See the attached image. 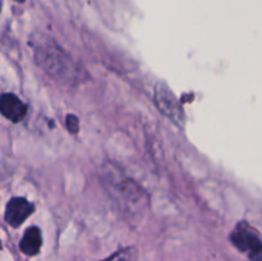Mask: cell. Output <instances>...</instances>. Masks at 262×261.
I'll use <instances>...</instances> for the list:
<instances>
[{
	"label": "cell",
	"instance_id": "1",
	"mask_svg": "<svg viewBox=\"0 0 262 261\" xmlns=\"http://www.w3.org/2000/svg\"><path fill=\"white\" fill-rule=\"evenodd\" d=\"M102 181L110 196L125 210H141L143 204V193L133 181L117 170L113 165H107L102 170Z\"/></svg>",
	"mask_w": 262,
	"mask_h": 261
},
{
	"label": "cell",
	"instance_id": "2",
	"mask_svg": "<svg viewBox=\"0 0 262 261\" xmlns=\"http://www.w3.org/2000/svg\"><path fill=\"white\" fill-rule=\"evenodd\" d=\"M37 64L50 76L55 78L67 79L74 71L73 63L68 54L51 41L38 44L35 49Z\"/></svg>",
	"mask_w": 262,
	"mask_h": 261
},
{
	"label": "cell",
	"instance_id": "3",
	"mask_svg": "<svg viewBox=\"0 0 262 261\" xmlns=\"http://www.w3.org/2000/svg\"><path fill=\"white\" fill-rule=\"evenodd\" d=\"M232 242L242 252H246L251 261H262V241L256 232L242 223L232 233Z\"/></svg>",
	"mask_w": 262,
	"mask_h": 261
},
{
	"label": "cell",
	"instance_id": "4",
	"mask_svg": "<svg viewBox=\"0 0 262 261\" xmlns=\"http://www.w3.org/2000/svg\"><path fill=\"white\" fill-rule=\"evenodd\" d=\"M155 101L160 112L165 117L173 120L176 124L182 125L184 123V112L181 102L176 97V95L171 92V90L165 83L159 82L155 89Z\"/></svg>",
	"mask_w": 262,
	"mask_h": 261
},
{
	"label": "cell",
	"instance_id": "5",
	"mask_svg": "<svg viewBox=\"0 0 262 261\" xmlns=\"http://www.w3.org/2000/svg\"><path fill=\"white\" fill-rule=\"evenodd\" d=\"M33 205L23 197H14L10 200L5 209V220L12 227H19L33 212Z\"/></svg>",
	"mask_w": 262,
	"mask_h": 261
},
{
	"label": "cell",
	"instance_id": "6",
	"mask_svg": "<svg viewBox=\"0 0 262 261\" xmlns=\"http://www.w3.org/2000/svg\"><path fill=\"white\" fill-rule=\"evenodd\" d=\"M0 113L7 119L18 123L25 118L27 107L15 95L4 94L0 96Z\"/></svg>",
	"mask_w": 262,
	"mask_h": 261
},
{
	"label": "cell",
	"instance_id": "7",
	"mask_svg": "<svg viewBox=\"0 0 262 261\" xmlns=\"http://www.w3.org/2000/svg\"><path fill=\"white\" fill-rule=\"evenodd\" d=\"M41 245H42V237H41V230L37 227H31L23 234L20 240L19 247L25 255L35 256L40 252Z\"/></svg>",
	"mask_w": 262,
	"mask_h": 261
},
{
	"label": "cell",
	"instance_id": "8",
	"mask_svg": "<svg viewBox=\"0 0 262 261\" xmlns=\"http://www.w3.org/2000/svg\"><path fill=\"white\" fill-rule=\"evenodd\" d=\"M138 260V253L136 248L127 247L119 250L118 252H115L114 255H112L110 257H107L104 261H137Z\"/></svg>",
	"mask_w": 262,
	"mask_h": 261
},
{
	"label": "cell",
	"instance_id": "9",
	"mask_svg": "<svg viewBox=\"0 0 262 261\" xmlns=\"http://www.w3.org/2000/svg\"><path fill=\"white\" fill-rule=\"evenodd\" d=\"M66 124L67 128L71 133H77L79 129V122H78V118L76 115H67V120H66Z\"/></svg>",
	"mask_w": 262,
	"mask_h": 261
},
{
	"label": "cell",
	"instance_id": "10",
	"mask_svg": "<svg viewBox=\"0 0 262 261\" xmlns=\"http://www.w3.org/2000/svg\"><path fill=\"white\" fill-rule=\"evenodd\" d=\"M0 248H2V243H0Z\"/></svg>",
	"mask_w": 262,
	"mask_h": 261
}]
</instances>
